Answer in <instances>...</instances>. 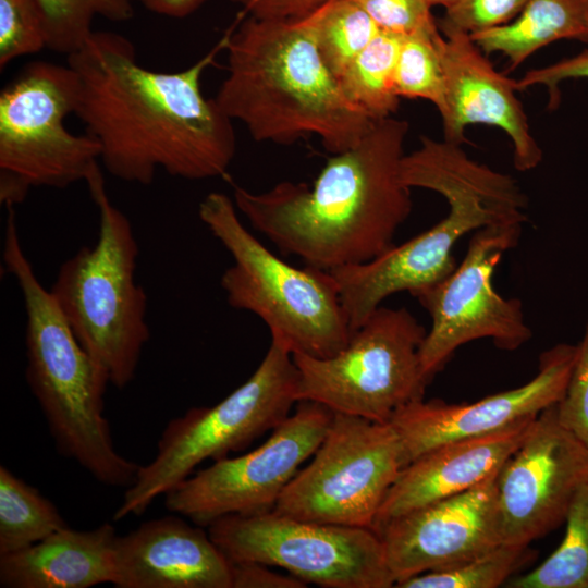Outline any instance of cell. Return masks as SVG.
<instances>
[{
    "instance_id": "cell-1",
    "label": "cell",
    "mask_w": 588,
    "mask_h": 588,
    "mask_svg": "<svg viewBox=\"0 0 588 588\" xmlns=\"http://www.w3.org/2000/svg\"><path fill=\"white\" fill-rule=\"evenodd\" d=\"M219 46L191 66H143L130 39L94 30L66 57L77 77L75 113L114 177L148 185L158 170L184 180L224 176L236 151L233 121L201 91Z\"/></svg>"
},
{
    "instance_id": "cell-2",
    "label": "cell",
    "mask_w": 588,
    "mask_h": 588,
    "mask_svg": "<svg viewBox=\"0 0 588 588\" xmlns=\"http://www.w3.org/2000/svg\"><path fill=\"white\" fill-rule=\"evenodd\" d=\"M408 130L405 120L375 121L310 186L282 181L262 193L234 186L236 209L281 253L307 266L330 271L368 261L394 245L413 208L401 179Z\"/></svg>"
},
{
    "instance_id": "cell-3",
    "label": "cell",
    "mask_w": 588,
    "mask_h": 588,
    "mask_svg": "<svg viewBox=\"0 0 588 588\" xmlns=\"http://www.w3.org/2000/svg\"><path fill=\"white\" fill-rule=\"evenodd\" d=\"M228 75L215 97L256 142L317 136L332 155L354 147L375 121L344 95L317 48L311 12L249 16L224 39Z\"/></svg>"
},
{
    "instance_id": "cell-4",
    "label": "cell",
    "mask_w": 588,
    "mask_h": 588,
    "mask_svg": "<svg viewBox=\"0 0 588 588\" xmlns=\"http://www.w3.org/2000/svg\"><path fill=\"white\" fill-rule=\"evenodd\" d=\"M411 187L442 195L448 215L438 223L375 258L330 270L352 331L382 302L399 292L416 297L446 278L457 266V241L487 225L527 220V196L509 174L471 160L461 145L431 140L409 160Z\"/></svg>"
},
{
    "instance_id": "cell-5",
    "label": "cell",
    "mask_w": 588,
    "mask_h": 588,
    "mask_svg": "<svg viewBox=\"0 0 588 588\" xmlns=\"http://www.w3.org/2000/svg\"><path fill=\"white\" fill-rule=\"evenodd\" d=\"M2 261L14 277L26 310V381L45 416L58 452L97 481L128 488L140 465L114 448L103 415L110 383L83 348L50 291L35 274L20 241L14 207L7 208Z\"/></svg>"
},
{
    "instance_id": "cell-6",
    "label": "cell",
    "mask_w": 588,
    "mask_h": 588,
    "mask_svg": "<svg viewBox=\"0 0 588 588\" xmlns=\"http://www.w3.org/2000/svg\"><path fill=\"white\" fill-rule=\"evenodd\" d=\"M86 184L99 213L98 238L63 261L50 293L110 384L123 389L150 339L147 295L135 279L138 244L128 218L111 203L100 168Z\"/></svg>"
},
{
    "instance_id": "cell-7",
    "label": "cell",
    "mask_w": 588,
    "mask_h": 588,
    "mask_svg": "<svg viewBox=\"0 0 588 588\" xmlns=\"http://www.w3.org/2000/svg\"><path fill=\"white\" fill-rule=\"evenodd\" d=\"M198 215L233 258L220 281L231 307L259 317L271 340L292 355L326 358L345 347L353 332L330 271L277 257L244 226L223 193L206 195Z\"/></svg>"
},
{
    "instance_id": "cell-8",
    "label": "cell",
    "mask_w": 588,
    "mask_h": 588,
    "mask_svg": "<svg viewBox=\"0 0 588 588\" xmlns=\"http://www.w3.org/2000/svg\"><path fill=\"white\" fill-rule=\"evenodd\" d=\"M297 382L292 353L271 340L261 363L242 385L213 406L193 407L169 420L155 457L139 467L113 519L142 515L204 461L228 457L277 428L297 403Z\"/></svg>"
},
{
    "instance_id": "cell-9",
    "label": "cell",
    "mask_w": 588,
    "mask_h": 588,
    "mask_svg": "<svg viewBox=\"0 0 588 588\" xmlns=\"http://www.w3.org/2000/svg\"><path fill=\"white\" fill-rule=\"evenodd\" d=\"M77 77L66 65L34 61L0 94V201L21 204L33 187L63 189L98 169L100 146L65 125L75 113Z\"/></svg>"
},
{
    "instance_id": "cell-10",
    "label": "cell",
    "mask_w": 588,
    "mask_h": 588,
    "mask_svg": "<svg viewBox=\"0 0 588 588\" xmlns=\"http://www.w3.org/2000/svg\"><path fill=\"white\" fill-rule=\"evenodd\" d=\"M426 333L406 308L379 306L333 356L293 354L297 402L314 401L334 413L390 422L399 409L424 399L429 382L419 347Z\"/></svg>"
},
{
    "instance_id": "cell-11",
    "label": "cell",
    "mask_w": 588,
    "mask_h": 588,
    "mask_svg": "<svg viewBox=\"0 0 588 588\" xmlns=\"http://www.w3.org/2000/svg\"><path fill=\"white\" fill-rule=\"evenodd\" d=\"M229 561L284 568L324 588H391L394 578L371 528L297 519L274 512L222 516L207 527Z\"/></svg>"
},
{
    "instance_id": "cell-12",
    "label": "cell",
    "mask_w": 588,
    "mask_h": 588,
    "mask_svg": "<svg viewBox=\"0 0 588 588\" xmlns=\"http://www.w3.org/2000/svg\"><path fill=\"white\" fill-rule=\"evenodd\" d=\"M403 466L401 441L390 422L334 413L310 463L285 487L273 511L372 529Z\"/></svg>"
},
{
    "instance_id": "cell-13",
    "label": "cell",
    "mask_w": 588,
    "mask_h": 588,
    "mask_svg": "<svg viewBox=\"0 0 588 588\" xmlns=\"http://www.w3.org/2000/svg\"><path fill=\"white\" fill-rule=\"evenodd\" d=\"M523 225L504 222L476 230L461 264L416 296L431 318L419 347L428 382L468 342L490 339L498 348L515 351L531 340L522 302L503 297L492 284L497 266L518 244Z\"/></svg>"
},
{
    "instance_id": "cell-14",
    "label": "cell",
    "mask_w": 588,
    "mask_h": 588,
    "mask_svg": "<svg viewBox=\"0 0 588 588\" xmlns=\"http://www.w3.org/2000/svg\"><path fill=\"white\" fill-rule=\"evenodd\" d=\"M334 412L299 401L266 442L254 451L215 461L164 494L166 509L208 527L231 514L255 515L274 509L301 465L323 440Z\"/></svg>"
},
{
    "instance_id": "cell-15",
    "label": "cell",
    "mask_w": 588,
    "mask_h": 588,
    "mask_svg": "<svg viewBox=\"0 0 588 588\" xmlns=\"http://www.w3.org/2000/svg\"><path fill=\"white\" fill-rule=\"evenodd\" d=\"M587 478L588 448L550 406L497 474L502 542L529 546L559 527Z\"/></svg>"
},
{
    "instance_id": "cell-16",
    "label": "cell",
    "mask_w": 588,
    "mask_h": 588,
    "mask_svg": "<svg viewBox=\"0 0 588 588\" xmlns=\"http://www.w3.org/2000/svg\"><path fill=\"white\" fill-rule=\"evenodd\" d=\"M575 354L576 345L556 344L541 353L537 373L528 382L473 403L424 399L408 403L390 420L404 466L436 446L509 428L555 405L565 392Z\"/></svg>"
},
{
    "instance_id": "cell-17",
    "label": "cell",
    "mask_w": 588,
    "mask_h": 588,
    "mask_svg": "<svg viewBox=\"0 0 588 588\" xmlns=\"http://www.w3.org/2000/svg\"><path fill=\"white\" fill-rule=\"evenodd\" d=\"M497 474L465 492L392 518L376 531L394 587L414 576L458 565L502 542Z\"/></svg>"
},
{
    "instance_id": "cell-18",
    "label": "cell",
    "mask_w": 588,
    "mask_h": 588,
    "mask_svg": "<svg viewBox=\"0 0 588 588\" xmlns=\"http://www.w3.org/2000/svg\"><path fill=\"white\" fill-rule=\"evenodd\" d=\"M439 49L445 77L446 110L441 117L444 139L462 145L471 124L501 128L513 145L518 171L535 169L542 150L534 138L527 114L516 96L515 82L499 73L469 34L439 28Z\"/></svg>"
},
{
    "instance_id": "cell-19",
    "label": "cell",
    "mask_w": 588,
    "mask_h": 588,
    "mask_svg": "<svg viewBox=\"0 0 588 588\" xmlns=\"http://www.w3.org/2000/svg\"><path fill=\"white\" fill-rule=\"evenodd\" d=\"M115 588H231V562L208 530L172 513L114 544Z\"/></svg>"
},
{
    "instance_id": "cell-20",
    "label": "cell",
    "mask_w": 588,
    "mask_h": 588,
    "mask_svg": "<svg viewBox=\"0 0 588 588\" xmlns=\"http://www.w3.org/2000/svg\"><path fill=\"white\" fill-rule=\"evenodd\" d=\"M536 417L489 434L441 444L411 461L388 491L372 529L377 531L392 518L465 492L495 475L522 444Z\"/></svg>"
},
{
    "instance_id": "cell-21",
    "label": "cell",
    "mask_w": 588,
    "mask_h": 588,
    "mask_svg": "<svg viewBox=\"0 0 588 588\" xmlns=\"http://www.w3.org/2000/svg\"><path fill=\"white\" fill-rule=\"evenodd\" d=\"M114 527L69 526L25 549L0 555L2 588H89L114 581Z\"/></svg>"
},
{
    "instance_id": "cell-22",
    "label": "cell",
    "mask_w": 588,
    "mask_h": 588,
    "mask_svg": "<svg viewBox=\"0 0 588 588\" xmlns=\"http://www.w3.org/2000/svg\"><path fill=\"white\" fill-rule=\"evenodd\" d=\"M470 37L486 54L503 53L514 70L551 42L588 44V0H528L511 23Z\"/></svg>"
},
{
    "instance_id": "cell-23",
    "label": "cell",
    "mask_w": 588,
    "mask_h": 588,
    "mask_svg": "<svg viewBox=\"0 0 588 588\" xmlns=\"http://www.w3.org/2000/svg\"><path fill=\"white\" fill-rule=\"evenodd\" d=\"M403 37L380 32L338 79L346 98L373 121L397 110L394 74Z\"/></svg>"
},
{
    "instance_id": "cell-24",
    "label": "cell",
    "mask_w": 588,
    "mask_h": 588,
    "mask_svg": "<svg viewBox=\"0 0 588 588\" xmlns=\"http://www.w3.org/2000/svg\"><path fill=\"white\" fill-rule=\"evenodd\" d=\"M68 526L38 489L0 466V555L25 549Z\"/></svg>"
},
{
    "instance_id": "cell-25",
    "label": "cell",
    "mask_w": 588,
    "mask_h": 588,
    "mask_svg": "<svg viewBox=\"0 0 588 588\" xmlns=\"http://www.w3.org/2000/svg\"><path fill=\"white\" fill-rule=\"evenodd\" d=\"M561 544L539 566L509 579L512 588H588V478L576 492Z\"/></svg>"
},
{
    "instance_id": "cell-26",
    "label": "cell",
    "mask_w": 588,
    "mask_h": 588,
    "mask_svg": "<svg viewBox=\"0 0 588 588\" xmlns=\"http://www.w3.org/2000/svg\"><path fill=\"white\" fill-rule=\"evenodd\" d=\"M318 51L339 79L380 29L353 0H328L311 11Z\"/></svg>"
},
{
    "instance_id": "cell-27",
    "label": "cell",
    "mask_w": 588,
    "mask_h": 588,
    "mask_svg": "<svg viewBox=\"0 0 588 588\" xmlns=\"http://www.w3.org/2000/svg\"><path fill=\"white\" fill-rule=\"evenodd\" d=\"M45 16L47 49L66 57L93 34L97 17L126 22L134 15L133 0H38Z\"/></svg>"
},
{
    "instance_id": "cell-28",
    "label": "cell",
    "mask_w": 588,
    "mask_h": 588,
    "mask_svg": "<svg viewBox=\"0 0 588 588\" xmlns=\"http://www.w3.org/2000/svg\"><path fill=\"white\" fill-rule=\"evenodd\" d=\"M532 558L529 546L501 542L458 565L430 571L396 585L399 588H497Z\"/></svg>"
},
{
    "instance_id": "cell-29",
    "label": "cell",
    "mask_w": 588,
    "mask_h": 588,
    "mask_svg": "<svg viewBox=\"0 0 588 588\" xmlns=\"http://www.w3.org/2000/svg\"><path fill=\"white\" fill-rule=\"evenodd\" d=\"M437 28L404 36L400 48L394 84L399 97L421 98L436 106L442 117L446 110L445 77Z\"/></svg>"
},
{
    "instance_id": "cell-30",
    "label": "cell",
    "mask_w": 588,
    "mask_h": 588,
    "mask_svg": "<svg viewBox=\"0 0 588 588\" xmlns=\"http://www.w3.org/2000/svg\"><path fill=\"white\" fill-rule=\"evenodd\" d=\"M47 48L46 24L38 0H0V69Z\"/></svg>"
},
{
    "instance_id": "cell-31",
    "label": "cell",
    "mask_w": 588,
    "mask_h": 588,
    "mask_svg": "<svg viewBox=\"0 0 588 588\" xmlns=\"http://www.w3.org/2000/svg\"><path fill=\"white\" fill-rule=\"evenodd\" d=\"M527 2L528 0H458L445 9V15L438 22V26L473 35L511 23Z\"/></svg>"
},
{
    "instance_id": "cell-32",
    "label": "cell",
    "mask_w": 588,
    "mask_h": 588,
    "mask_svg": "<svg viewBox=\"0 0 588 588\" xmlns=\"http://www.w3.org/2000/svg\"><path fill=\"white\" fill-rule=\"evenodd\" d=\"M559 421L588 448V322L562 399L555 404Z\"/></svg>"
},
{
    "instance_id": "cell-33",
    "label": "cell",
    "mask_w": 588,
    "mask_h": 588,
    "mask_svg": "<svg viewBox=\"0 0 588 588\" xmlns=\"http://www.w3.org/2000/svg\"><path fill=\"white\" fill-rule=\"evenodd\" d=\"M380 32L409 36L438 27L426 0H353Z\"/></svg>"
},
{
    "instance_id": "cell-34",
    "label": "cell",
    "mask_w": 588,
    "mask_h": 588,
    "mask_svg": "<svg viewBox=\"0 0 588 588\" xmlns=\"http://www.w3.org/2000/svg\"><path fill=\"white\" fill-rule=\"evenodd\" d=\"M588 78V49L553 64L528 71L515 82L517 90L542 85L548 90V108L553 110L560 103V84L567 79Z\"/></svg>"
},
{
    "instance_id": "cell-35",
    "label": "cell",
    "mask_w": 588,
    "mask_h": 588,
    "mask_svg": "<svg viewBox=\"0 0 588 588\" xmlns=\"http://www.w3.org/2000/svg\"><path fill=\"white\" fill-rule=\"evenodd\" d=\"M231 562V588H305L307 584L287 574H279L270 566L253 561Z\"/></svg>"
},
{
    "instance_id": "cell-36",
    "label": "cell",
    "mask_w": 588,
    "mask_h": 588,
    "mask_svg": "<svg viewBox=\"0 0 588 588\" xmlns=\"http://www.w3.org/2000/svg\"><path fill=\"white\" fill-rule=\"evenodd\" d=\"M240 5L249 16L287 19L303 16L328 0H229Z\"/></svg>"
},
{
    "instance_id": "cell-37",
    "label": "cell",
    "mask_w": 588,
    "mask_h": 588,
    "mask_svg": "<svg viewBox=\"0 0 588 588\" xmlns=\"http://www.w3.org/2000/svg\"><path fill=\"white\" fill-rule=\"evenodd\" d=\"M158 15L183 19L197 11L207 0H133Z\"/></svg>"
},
{
    "instance_id": "cell-38",
    "label": "cell",
    "mask_w": 588,
    "mask_h": 588,
    "mask_svg": "<svg viewBox=\"0 0 588 588\" xmlns=\"http://www.w3.org/2000/svg\"><path fill=\"white\" fill-rule=\"evenodd\" d=\"M431 7L443 5L445 9L452 7L458 0H426Z\"/></svg>"
}]
</instances>
